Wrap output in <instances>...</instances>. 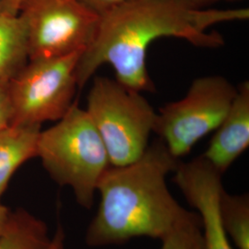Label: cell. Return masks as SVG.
Instances as JSON below:
<instances>
[{"mask_svg":"<svg viewBox=\"0 0 249 249\" xmlns=\"http://www.w3.org/2000/svg\"><path fill=\"white\" fill-rule=\"evenodd\" d=\"M249 9H204L183 0H132L101 17L93 42L83 52L76 76L81 89L104 64L111 65L116 80L138 91H154L146 66L147 50L161 37L181 38L200 48H218L224 39L212 26L246 20Z\"/></svg>","mask_w":249,"mask_h":249,"instance_id":"cell-1","label":"cell"},{"mask_svg":"<svg viewBox=\"0 0 249 249\" xmlns=\"http://www.w3.org/2000/svg\"><path fill=\"white\" fill-rule=\"evenodd\" d=\"M178 161L158 139L138 160L110 165L99 180L101 199L86 231V244L98 248L137 237H165L190 213L178 203L166 183Z\"/></svg>","mask_w":249,"mask_h":249,"instance_id":"cell-2","label":"cell"},{"mask_svg":"<svg viewBox=\"0 0 249 249\" xmlns=\"http://www.w3.org/2000/svg\"><path fill=\"white\" fill-rule=\"evenodd\" d=\"M36 157L56 184L71 188L85 209L92 207L99 180L111 165L97 128L77 103L53 126L41 130Z\"/></svg>","mask_w":249,"mask_h":249,"instance_id":"cell-3","label":"cell"},{"mask_svg":"<svg viewBox=\"0 0 249 249\" xmlns=\"http://www.w3.org/2000/svg\"><path fill=\"white\" fill-rule=\"evenodd\" d=\"M85 110L106 145L111 165L133 162L150 145L157 113L141 91L116 80L96 77Z\"/></svg>","mask_w":249,"mask_h":249,"instance_id":"cell-4","label":"cell"},{"mask_svg":"<svg viewBox=\"0 0 249 249\" xmlns=\"http://www.w3.org/2000/svg\"><path fill=\"white\" fill-rule=\"evenodd\" d=\"M82 53L29 60L8 83L11 124L42 125L61 119L74 104Z\"/></svg>","mask_w":249,"mask_h":249,"instance_id":"cell-5","label":"cell"},{"mask_svg":"<svg viewBox=\"0 0 249 249\" xmlns=\"http://www.w3.org/2000/svg\"><path fill=\"white\" fill-rule=\"evenodd\" d=\"M236 93L237 88L223 76L197 78L184 98L160 107L153 132L179 159L217 129Z\"/></svg>","mask_w":249,"mask_h":249,"instance_id":"cell-6","label":"cell"},{"mask_svg":"<svg viewBox=\"0 0 249 249\" xmlns=\"http://www.w3.org/2000/svg\"><path fill=\"white\" fill-rule=\"evenodd\" d=\"M29 60L83 53L93 42L101 17L80 0H20Z\"/></svg>","mask_w":249,"mask_h":249,"instance_id":"cell-7","label":"cell"},{"mask_svg":"<svg viewBox=\"0 0 249 249\" xmlns=\"http://www.w3.org/2000/svg\"><path fill=\"white\" fill-rule=\"evenodd\" d=\"M174 173V183L200 217L204 249H232L220 215L223 175L202 155L178 161Z\"/></svg>","mask_w":249,"mask_h":249,"instance_id":"cell-8","label":"cell"},{"mask_svg":"<svg viewBox=\"0 0 249 249\" xmlns=\"http://www.w3.org/2000/svg\"><path fill=\"white\" fill-rule=\"evenodd\" d=\"M249 146V82L244 81L202 156L223 175Z\"/></svg>","mask_w":249,"mask_h":249,"instance_id":"cell-9","label":"cell"},{"mask_svg":"<svg viewBox=\"0 0 249 249\" xmlns=\"http://www.w3.org/2000/svg\"><path fill=\"white\" fill-rule=\"evenodd\" d=\"M41 124H10L0 131V200L15 172L36 157Z\"/></svg>","mask_w":249,"mask_h":249,"instance_id":"cell-10","label":"cell"},{"mask_svg":"<svg viewBox=\"0 0 249 249\" xmlns=\"http://www.w3.org/2000/svg\"><path fill=\"white\" fill-rule=\"evenodd\" d=\"M29 61L26 32L18 14L0 12V81L9 82Z\"/></svg>","mask_w":249,"mask_h":249,"instance_id":"cell-11","label":"cell"},{"mask_svg":"<svg viewBox=\"0 0 249 249\" xmlns=\"http://www.w3.org/2000/svg\"><path fill=\"white\" fill-rule=\"evenodd\" d=\"M50 241L46 223L19 208L11 213L7 228L0 235V249H45Z\"/></svg>","mask_w":249,"mask_h":249,"instance_id":"cell-12","label":"cell"},{"mask_svg":"<svg viewBox=\"0 0 249 249\" xmlns=\"http://www.w3.org/2000/svg\"><path fill=\"white\" fill-rule=\"evenodd\" d=\"M223 228L237 249H249V196L230 195L224 189L220 196Z\"/></svg>","mask_w":249,"mask_h":249,"instance_id":"cell-13","label":"cell"},{"mask_svg":"<svg viewBox=\"0 0 249 249\" xmlns=\"http://www.w3.org/2000/svg\"><path fill=\"white\" fill-rule=\"evenodd\" d=\"M160 241V249H204L202 225L198 213L190 212Z\"/></svg>","mask_w":249,"mask_h":249,"instance_id":"cell-14","label":"cell"},{"mask_svg":"<svg viewBox=\"0 0 249 249\" xmlns=\"http://www.w3.org/2000/svg\"><path fill=\"white\" fill-rule=\"evenodd\" d=\"M8 83L0 81V131L9 126L12 122Z\"/></svg>","mask_w":249,"mask_h":249,"instance_id":"cell-15","label":"cell"},{"mask_svg":"<svg viewBox=\"0 0 249 249\" xmlns=\"http://www.w3.org/2000/svg\"><path fill=\"white\" fill-rule=\"evenodd\" d=\"M100 17L111 12L132 0H80Z\"/></svg>","mask_w":249,"mask_h":249,"instance_id":"cell-16","label":"cell"},{"mask_svg":"<svg viewBox=\"0 0 249 249\" xmlns=\"http://www.w3.org/2000/svg\"><path fill=\"white\" fill-rule=\"evenodd\" d=\"M45 249H65V232L61 225H58L50 244Z\"/></svg>","mask_w":249,"mask_h":249,"instance_id":"cell-17","label":"cell"},{"mask_svg":"<svg viewBox=\"0 0 249 249\" xmlns=\"http://www.w3.org/2000/svg\"><path fill=\"white\" fill-rule=\"evenodd\" d=\"M19 3H20V0H1L0 12L16 15L18 14Z\"/></svg>","mask_w":249,"mask_h":249,"instance_id":"cell-18","label":"cell"},{"mask_svg":"<svg viewBox=\"0 0 249 249\" xmlns=\"http://www.w3.org/2000/svg\"><path fill=\"white\" fill-rule=\"evenodd\" d=\"M11 213L12 211L9 209V207L1 203V200H0V235L7 228Z\"/></svg>","mask_w":249,"mask_h":249,"instance_id":"cell-19","label":"cell"},{"mask_svg":"<svg viewBox=\"0 0 249 249\" xmlns=\"http://www.w3.org/2000/svg\"><path fill=\"white\" fill-rule=\"evenodd\" d=\"M187 5L194 9H203L206 6L212 5L219 1H236V0H183Z\"/></svg>","mask_w":249,"mask_h":249,"instance_id":"cell-20","label":"cell"},{"mask_svg":"<svg viewBox=\"0 0 249 249\" xmlns=\"http://www.w3.org/2000/svg\"><path fill=\"white\" fill-rule=\"evenodd\" d=\"M0 2H1V0H0Z\"/></svg>","mask_w":249,"mask_h":249,"instance_id":"cell-21","label":"cell"}]
</instances>
